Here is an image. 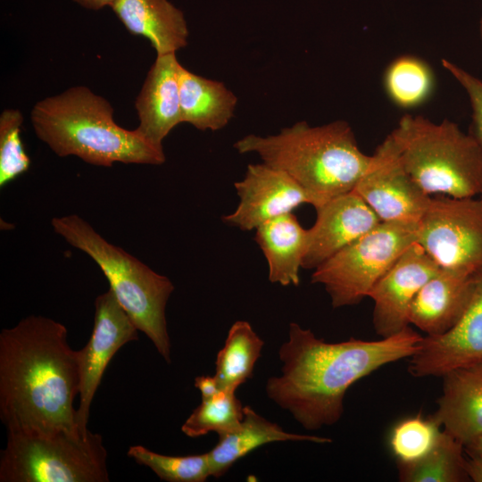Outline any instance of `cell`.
I'll return each mask as SVG.
<instances>
[{"mask_svg":"<svg viewBox=\"0 0 482 482\" xmlns=\"http://www.w3.org/2000/svg\"><path fill=\"white\" fill-rule=\"evenodd\" d=\"M284 441L332 442L324 436L287 432L277 423L259 415L250 406H245L238 428L219 436L217 445L207 453L211 477L217 478L223 476L239 459L263 445Z\"/></svg>","mask_w":482,"mask_h":482,"instance_id":"ffe728a7","label":"cell"},{"mask_svg":"<svg viewBox=\"0 0 482 482\" xmlns=\"http://www.w3.org/2000/svg\"><path fill=\"white\" fill-rule=\"evenodd\" d=\"M353 191L381 221L419 223L431 200L405 170L390 135L376 148Z\"/></svg>","mask_w":482,"mask_h":482,"instance_id":"30bf717a","label":"cell"},{"mask_svg":"<svg viewBox=\"0 0 482 482\" xmlns=\"http://www.w3.org/2000/svg\"><path fill=\"white\" fill-rule=\"evenodd\" d=\"M67 338L62 323L41 315L1 331L0 418L8 431L80 433L79 351Z\"/></svg>","mask_w":482,"mask_h":482,"instance_id":"7a4b0ae2","label":"cell"},{"mask_svg":"<svg viewBox=\"0 0 482 482\" xmlns=\"http://www.w3.org/2000/svg\"><path fill=\"white\" fill-rule=\"evenodd\" d=\"M465 468L470 480L482 482V458L469 455V458H466Z\"/></svg>","mask_w":482,"mask_h":482,"instance_id":"1f68e13d","label":"cell"},{"mask_svg":"<svg viewBox=\"0 0 482 482\" xmlns=\"http://www.w3.org/2000/svg\"><path fill=\"white\" fill-rule=\"evenodd\" d=\"M475 273L441 268L420 289L411 307L409 322L426 336L448 331L461 316Z\"/></svg>","mask_w":482,"mask_h":482,"instance_id":"ac0fdd59","label":"cell"},{"mask_svg":"<svg viewBox=\"0 0 482 482\" xmlns=\"http://www.w3.org/2000/svg\"><path fill=\"white\" fill-rule=\"evenodd\" d=\"M464 447H465V452L469 455L482 458V436L475 438L470 443L466 445Z\"/></svg>","mask_w":482,"mask_h":482,"instance_id":"836d02e7","label":"cell"},{"mask_svg":"<svg viewBox=\"0 0 482 482\" xmlns=\"http://www.w3.org/2000/svg\"><path fill=\"white\" fill-rule=\"evenodd\" d=\"M482 361V269L474 274L468 303L446 332L422 337L410 357L409 372L416 378L442 377L446 372Z\"/></svg>","mask_w":482,"mask_h":482,"instance_id":"4fadbf2b","label":"cell"},{"mask_svg":"<svg viewBox=\"0 0 482 482\" xmlns=\"http://www.w3.org/2000/svg\"><path fill=\"white\" fill-rule=\"evenodd\" d=\"M422 336L405 328L391 337L328 343L291 322L279 350L281 374L268 378V397L308 430L337 423L349 387L379 368L418 349Z\"/></svg>","mask_w":482,"mask_h":482,"instance_id":"6da1fadb","label":"cell"},{"mask_svg":"<svg viewBox=\"0 0 482 482\" xmlns=\"http://www.w3.org/2000/svg\"><path fill=\"white\" fill-rule=\"evenodd\" d=\"M389 135L405 170L428 195L463 198L481 194L482 148L456 123L405 114Z\"/></svg>","mask_w":482,"mask_h":482,"instance_id":"8992f818","label":"cell"},{"mask_svg":"<svg viewBox=\"0 0 482 482\" xmlns=\"http://www.w3.org/2000/svg\"><path fill=\"white\" fill-rule=\"evenodd\" d=\"M317 218L308 229L302 268L314 270L344 247L381 222L354 191L329 199L316 208Z\"/></svg>","mask_w":482,"mask_h":482,"instance_id":"9a60e30c","label":"cell"},{"mask_svg":"<svg viewBox=\"0 0 482 482\" xmlns=\"http://www.w3.org/2000/svg\"><path fill=\"white\" fill-rule=\"evenodd\" d=\"M107 452L100 434L58 430L8 431L1 452V482H107Z\"/></svg>","mask_w":482,"mask_h":482,"instance_id":"52a82bcc","label":"cell"},{"mask_svg":"<svg viewBox=\"0 0 482 482\" xmlns=\"http://www.w3.org/2000/svg\"><path fill=\"white\" fill-rule=\"evenodd\" d=\"M465 447L443 428L434 447L422 458L410 463H397L400 481L463 482L470 480Z\"/></svg>","mask_w":482,"mask_h":482,"instance_id":"cb8c5ba5","label":"cell"},{"mask_svg":"<svg viewBox=\"0 0 482 482\" xmlns=\"http://www.w3.org/2000/svg\"><path fill=\"white\" fill-rule=\"evenodd\" d=\"M111 7L131 34L151 42L157 55L176 53L187 44L184 14L168 0H117Z\"/></svg>","mask_w":482,"mask_h":482,"instance_id":"d6986e66","label":"cell"},{"mask_svg":"<svg viewBox=\"0 0 482 482\" xmlns=\"http://www.w3.org/2000/svg\"><path fill=\"white\" fill-rule=\"evenodd\" d=\"M23 116L19 110L7 109L0 115V187L26 172L31 164L21 138Z\"/></svg>","mask_w":482,"mask_h":482,"instance_id":"f1b7e54d","label":"cell"},{"mask_svg":"<svg viewBox=\"0 0 482 482\" xmlns=\"http://www.w3.org/2000/svg\"><path fill=\"white\" fill-rule=\"evenodd\" d=\"M234 187L239 203L222 220L245 231L292 212L301 204H309L315 209L320 206L319 201L287 173L264 162L249 164L243 179Z\"/></svg>","mask_w":482,"mask_h":482,"instance_id":"7c38bea8","label":"cell"},{"mask_svg":"<svg viewBox=\"0 0 482 482\" xmlns=\"http://www.w3.org/2000/svg\"><path fill=\"white\" fill-rule=\"evenodd\" d=\"M443 430L431 414L421 413L398 421L389 436V447L397 463H410L425 456L436 444Z\"/></svg>","mask_w":482,"mask_h":482,"instance_id":"4316f807","label":"cell"},{"mask_svg":"<svg viewBox=\"0 0 482 482\" xmlns=\"http://www.w3.org/2000/svg\"><path fill=\"white\" fill-rule=\"evenodd\" d=\"M417 243L441 267L475 273L482 269V201L431 198L419 222Z\"/></svg>","mask_w":482,"mask_h":482,"instance_id":"9c48e42d","label":"cell"},{"mask_svg":"<svg viewBox=\"0 0 482 482\" xmlns=\"http://www.w3.org/2000/svg\"><path fill=\"white\" fill-rule=\"evenodd\" d=\"M383 82L391 102L404 109L424 104L435 87L430 66L411 55H402L393 60L385 71Z\"/></svg>","mask_w":482,"mask_h":482,"instance_id":"d4e9b609","label":"cell"},{"mask_svg":"<svg viewBox=\"0 0 482 482\" xmlns=\"http://www.w3.org/2000/svg\"><path fill=\"white\" fill-rule=\"evenodd\" d=\"M176 53L157 55L136 100L139 124L136 132L158 148L182 122Z\"/></svg>","mask_w":482,"mask_h":482,"instance_id":"2e32d148","label":"cell"},{"mask_svg":"<svg viewBox=\"0 0 482 482\" xmlns=\"http://www.w3.org/2000/svg\"><path fill=\"white\" fill-rule=\"evenodd\" d=\"M128 456L137 464L150 468L161 479L169 482H204L211 477L208 453L170 456L153 452L142 445L129 448Z\"/></svg>","mask_w":482,"mask_h":482,"instance_id":"83f0119b","label":"cell"},{"mask_svg":"<svg viewBox=\"0 0 482 482\" xmlns=\"http://www.w3.org/2000/svg\"><path fill=\"white\" fill-rule=\"evenodd\" d=\"M195 386L199 389L202 399L209 398L222 389L215 376L196 377Z\"/></svg>","mask_w":482,"mask_h":482,"instance_id":"4dcf8cb0","label":"cell"},{"mask_svg":"<svg viewBox=\"0 0 482 482\" xmlns=\"http://www.w3.org/2000/svg\"><path fill=\"white\" fill-rule=\"evenodd\" d=\"M51 225L55 234L95 262L137 329L152 341L162 357L170 363V340L165 308L175 287L170 278L108 242L77 214L54 217Z\"/></svg>","mask_w":482,"mask_h":482,"instance_id":"5b68a950","label":"cell"},{"mask_svg":"<svg viewBox=\"0 0 482 482\" xmlns=\"http://www.w3.org/2000/svg\"><path fill=\"white\" fill-rule=\"evenodd\" d=\"M479 195H480V199H481V201H482V192H481V194H480Z\"/></svg>","mask_w":482,"mask_h":482,"instance_id":"d590c367","label":"cell"},{"mask_svg":"<svg viewBox=\"0 0 482 482\" xmlns=\"http://www.w3.org/2000/svg\"><path fill=\"white\" fill-rule=\"evenodd\" d=\"M440 269L415 242L376 282L368 296L374 302L373 326L380 337H391L409 327L414 298Z\"/></svg>","mask_w":482,"mask_h":482,"instance_id":"5bb4252c","label":"cell"},{"mask_svg":"<svg viewBox=\"0 0 482 482\" xmlns=\"http://www.w3.org/2000/svg\"><path fill=\"white\" fill-rule=\"evenodd\" d=\"M419 223L381 221L314 269L334 308L359 303L407 248L417 242Z\"/></svg>","mask_w":482,"mask_h":482,"instance_id":"ba28073f","label":"cell"},{"mask_svg":"<svg viewBox=\"0 0 482 482\" xmlns=\"http://www.w3.org/2000/svg\"><path fill=\"white\" fill-rule=\"evenodd\" d=\"M235 392L221 389L202 399L182 425L181 431L189 437H199L212 431L220 436L237 430L244 417V407Z\"/></svg>","mask_w":482,"mask_h":482,"instance_id":"484cf974","label":"cell"},{"mask_svg":"<svg viewBox=\"0 0 482 482\" xmlns=\"http://www.w3.org/2000/svg\"><path fill=\"white\" fill-rule=\"evenodd\" d=\"M443 67L465 90L472 110L470 134L482 148V80L450 60L442 59Z\"/></svg>","mask_w":482,"mask_h":482,"instance_id":"f546056e","label":"cell"},{"mask_svg":"<svg viewBox=\"0 0 482 482\" xmlns=\"http://www.w3.org/2000/svg\"><path fill=\"white\" fill-rule=\"evenodd\" d=\"M179 87L182 122L200 130H219L234 116L237 96L220 81L195 74L181 64Z\"/></svg>","mask_w":482,"mask_h":482,"instance_id":"7402d4cb","label":"cell"},{"mask_svg":"<svg viewBox=\"0 0 482 482\" xmlns=\"http://www.w3.org/2000/svg\"><path fill=\"white\" fill-rule=\"evenodd\" d=\"M443 390L432 414L465 446L482 436V361L442 376Z\"/></svg>","mask_w":482,"mask_h":482,"instance_id":"e0dca14e","label":"cell"},{"mask_svg":"<svg viewBox=\"0 0 482 482\" xmlns=\"http://www.w3.org/2000/svg\"><path fill=\"white\" fill-rule=\"evenodd\" d=\"M479 36H480V40L482 43V19L480 20V22H479Z\"/></svg>","mask_w":482,"mask_h":482,"instance_id":"e575fe53","label":"cell"},{"mask_svg":"<svg viewBox=\"0 0 482 482\" xmlns=\"http://www.w3.org/2000/svg\"><path fill=\"white\" fill-rule=\"evenodd\" d=\"M233 146L242 154L255 153L264 163L287 173L320 206L353 191L371 158L361 151L345 120L315 127L300 121L277 135L249 134Z\"/></svg>","mask_w":482,"mask_h":482,"instance_id":"277c9868","label":"cell"},{"mask_svg":"<svg viewBox=\"0 0 482 482\" xmlns=\"http://www.w3.org/2000/svg\"><path fill=\"white\" fill-rule=\"evenodd\" d=\"M117 0H74L79 5L97 11L104 6H112Z\"/></svg>","mask_w":482,"mask_h":482,"instance_id":"d6a6232c","label":"cell"},{"mask_svg":"<svg viewBox=\"0 0 482 482\" xmlns=\"http://www.w3.org/2000/svg\"><path fill=\"white\" fill-rule=\"evenodd\" d=\"M263 345L248 321L237 320L230 327L215 362L214 376L222 389L236 391L253 377Z\"/></svg>","mask_w":482,"mask_h":482,"instance_id":"603a6c76","label":"cell"},{"mask_svg":"<svg viewBox=\"0 0 482 482\" xmlns=\"http://www.w3.org/2000/svg\"><path fill=\"white\" fill-rule=\"evenodd\" d=\"M254 239L266 258L269 280L284 287L298 286L308 229L295 215L288 212L262 223L255 229Z\"/></svg>","mask_w":482,"mask_h":482,"instance_id":"44dd1931","label":"cell"},{"mask_svg":"<svg viewBox=\"0 0 482 482\" xmlns=\"http://www.w3.org/2000/svg\"><path fill=\"white\" fill-rule=\"evenodd\" d=\"M30 120L37 137L60 157L74 155L102 167L165 162L163 149L135 129L120 127L111 104L83 86L39 101L31 110Z\"/></svg>","mask_w":482,"mask_h":482,"instance_id":"3957f363","label":"cell"},{"mask_svg":"<svg viewBox=\"0 0 482 482\" xmlns=\"http://www.w3.org/2000/svg\"><path fill=\"white\" fill-rule=\"evenodd\" d=\"M137 328L110 288L95 300L93 331L79 351V403L75 421L78 430L87 436L90 407L105 369L121 346L138 340Z\"/></svg>","mask_w":482,"mask_h":482,"instance_id":"8fae6325","label":"cell"}]
</instances>
